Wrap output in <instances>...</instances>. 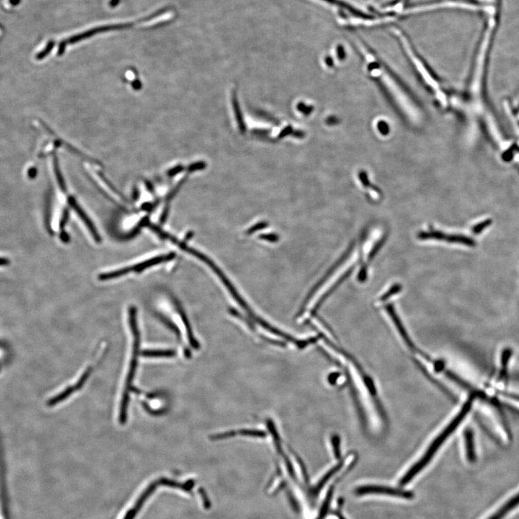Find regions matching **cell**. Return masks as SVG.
Masks as SVG:
<instances>
[{"label":"cell","mask_w":519,"mask_h":519,"mask_svg":"<svg viewBox=\"0 0 519 519\" xmlns=\"http://www.w3.org/2000/svg\"><path fill=\"white\" fill-rule=\"evenodd\" d=\"M475 402H478V417L480 423L499 444L508 447L512 442V435L507 420L502 411L497 397L484 390L476 391Z\"/></svg>","instance_id":"6da1fadb"},{"label":"cell","mask_w":519,"mask_h":519,"mask_svg":"<svg viewBox=\"0 0 519 519\" xmlns=\"http://www.w3.org/2000/svg\"><path fill=\"white\" fill-rule=\"evenodd\" d=\"M475 395L474 394L467 396L466 400L464 402L462 406L460 407L459 412L456 416L449 423L447 427L442 431L441 434L438 435L437 437L435 438L434 441L431 443L428 448L427 452L424 453L423 457L418 460V462L411 467L409 470H407L405 475L400 479V485L404 486L411 482L412 479L416 477L423 469L431 462L436 453L438 449L441 448L443 443L447 441V438L452 435L453 433L459 428V425L463 423L464 420L467 418V415L470 414L472 407L475 404Z\"/></svg>","instance_id":"7a4b0ae2"},{"label":"cell","mask_w":519,"mask_h":519,"mask_svg":"<svg viewBox=\"0 0 519 519\" xmlns=\"http://www.w3.org/2000/svg\"><path fill=\"white\" fill-rule=\"evenodd\" d=\"M495 358V372L488 384L498 396L499 394L506 393L508 388L510 368L513 359V350L510 347H503L497 352Z\"/></svg>","instance_id":"3957f363"},{"label":"cell","mask_w":519,"mask_h":519,"mask_svg":"<svg viewBox=\"0 0 519 519\" xmlns=\"http://www.w3.org/2000/svg\"><path fill=\"white\" fill-rule=\"evenodd\" d=\"M136 313H137V310H136L135 307H131L129 309V324L131 330H132L134 336V352L132 359L131 360L129 369H128V375H127L125 389L123 390V399L121 401V410H120V422L121 423H124L126 418V407L128 405V393H129L128 392H129L132 379L134 378V373H135L136 368H137V355L138 351H139V342H140L139 341L140 340H139V332L137 327V318H136L137 314Z\"/></svg>","instance_id":"277c9868"},{"label":"cell","mask_w":519,"mask_h":519,"mask_svg":"<svg viewBox=\"0 0 519 519\" xmlns=\"http://www.w3.org/2000/svg\"><path fill=\"white\" fill-rule=\"evenodd\" d=\"M356 495H386L390 496L399 497V498L409 499L413 498V493L411 492L406 491V490L397 489V488H391V487L383 486H363L359 487L355 490Z\"/></svg>","instance_id":"5b68a950"},{"label":"cell","mask_w":519,"mask_h":519,"mask_svg":"<svg viewBox=\"0 0 519 519\" xmlns=\"http://www.w3.org/2000/svg\"><path fill=\"white\" fill-rule=\"evenodd\" d=\"M463 444L467 461L470 464L475 463L477 461V449L475 432L471 427H467L463 431Z\"/></svg>","instance_id":"8992f818"},{"label":"cell","mask_w":519,"mask_h":519,"mask_svg":"<svg viewBox=\"0 0 519 519\" xmlns=\"http://www.w3.org/2000/svg\"><path fill=\"white\" fill-rule=\"evenodd\" d=\"M518 505H519V490L511 497L506 499V501L501 504L497 509L492 512V514L487 519H504L506 515L509 514L508 513L514 510Z\"/></svg>","instance_id":"52a82bcc"},{"label":"cell","mask_w":519,"mask_h":519,"mask_svg":"<svg viewBox=\"0 0 519 519\" xmlns=\"http://www.w3.org/2000/svg\"><path fill=\"white\" fill-rule=\"evenodd\" d=\"M69 201L73 209H74L76 211V212L78 213V216L81 218L82 221L85 223L86 226H87V228H88V230L89 232H90L91 234H92L95 240L98 242V243H100V242L101 241V238H100V234H98L96 227L94 226V225H93V223L91 221V220L88 217V216H87V214H85V212L82 210V208L80 207V206L78 205L76 200H75L74 198H69Z\"/></svg>","instance_id":"ba28073f"},{"label":"cell","mask_w":519,"mask_h":519,"mask_svg":"<svg viewBox=\"0 0 519 519\" xmlns=\"http://www.w3.org/2000/svg\"><path fill=\"white\" fill-rule=\"evenodd\" d=\"M419 237L422 239H434L438 240H447L449 242H454V243H466L469 244L470 241L465 237H459V236L447 235L443 232H422L419 234Z\"/></svg>","instance_id":"9c48e42d"},{"label":"cell","mask_w":519,"mask_h":519,"mask_svg":"<svg viewBox=\"0 0 519 519\" xmlns=\"http://www.w3.org/2000/svg\"><path fill=\"white\" fill-rule=\"evenodd\" d=\"M175 256V253H170L168 255L158 256V257H153V258L135 265V266H132V267H128V270H129L130 273L133 271L141 272L144 271V269H146V268L155 266V265L171 261V260L174 258Z\"/></svg>","instance_id":"30bf717a"},{"label":"cell","mask_w":519,"mask_h":519,"mask_svg":"<svg viewBox=\"0 0 519 519\" xmlns=\"http://www.w3.org/2000/svg\"><path fill=\"white\" fill-rule=\"evenodd\" d=\"M386 310H387L388 313H389L390 316L391 317L392 320H393L394 323H395V326H396L397 330H398L399 332H400V336H402V338H403L404 342H405L406 344L408 345V347H410V348L412 349L415 348V347L413 346V343H412L411 339H410L409 337H408L407 332H406L405 330H404L403 325H402V323H401L400 319H399V318H397L396 312H395V309H394V307H393V306L388 305L387 307H386Z\"/></svg>","instance_id":"8fae6325"},{"label":"cell","mask_w":519,"mask_h":519,"mask_svg":"<svg viewBox=\"0 0 519 519\" xmlns=\"http://www.w3.org/2000/svg\"><path fill=\"white\" fill-rule=\"evenodd\" d=\"M499 401L505 404V405L508 406L510 408L514 410L515 411L518 412L519 413V397L516 396V395H511V394H508V393H504L499 394L498 396H497Z\"/></svg>","instance_id":"7c38bea8"},{"label":"cell","mask_w":519,"mask_h":519,"mask_svg":"<svg viewBox=\"0 0 519 519\" xmlns=\"http://www.w3.org/2000/svg\"><path fill=\"white\" fill-rule=\"evenodd\" d=\"M324 1H326L327 3H330V4L337 5L339 7H342V8H344L345 9H348L350 12L354 14L356 16H359V17H362V18H368V16L365 15L363 12L359 11V10H356L347 4L345 3H341V1H338V0H324Z\"/></svg>","instance_id":"4fadbf2b"},{"label":"cell","mask_w":519,"mask_h":519,"mask_svg":"<svg viewBox=\"0 0 519 519\" xmlns=\"http://www.w3.org/2000/svg\"><path fill=\"white\" fill-rule=\"evenodd\" d=\"M144 355L146 356H171L173 355V353L168 351V350H149L144 353Z\"/></svg>","instance_id":"5bb4252c"},{"label":"cell","mask_w":519,"mask_h":519,"mask_svg":"<svg viewBox=\"0 0 519 519\" xmlns=\"http://www.w3.org/2000/svg\"><path fill=\"white\" fill-rule=\"evenodd\" d=\"M400 289L401 287L400 285H395V286H393V288H392V289H390L387 293H385V294L382 297V300L384 301V300H386V299L389 298V297L391 296L392 295H393L394 293L400 291Z\"/></svg>","instance_id":"9a60e30c"}]
</instances>
